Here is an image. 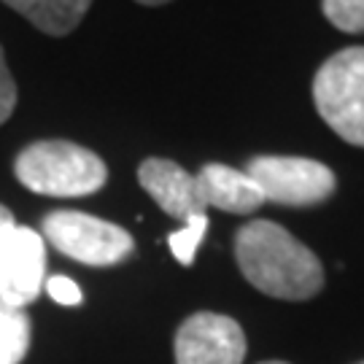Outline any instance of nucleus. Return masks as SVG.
I'll use <instances>...</instances> for the list:
<instances>
[{"instance_id":"6e6552de","label":"nucleus","mask_w":364,"mask_h":364,"mask_svg":"<svg viewBox=\"0 0 364 364\" xmlns=\"http://www.w3.org/2000/svg\"><path fill=\"white\" fill-rule=\"evenodd\" d=\"M138 181L170 219L189 221L195 216H205L208 205L197 186V176L186 173L178 162L149 156L138 168Z\"/></svg>"},{"instance_id":"f8f14e48","label":"nucleus","mask_w":364,"mask_h":364,"mask_svg":"<svg viewBox=\"0 0 364 364\" xmlns=\"http://www.w3.org/2000/svg\"><path fill=\"white\" fill-rule=\"evenodd\" d=\"M205 230H208V216H195V219L183 221L181 230L168 237V246L173 251V257L181 264H192L197 257V248H200L203 237H205Z\"/></svg>"},{"instance_id":"7ed1b4c3","label":"nucleus","mask_w":364,"mask_h":364,"mask_svg":"<svg viewBox=\"0 0 364 364\" xmlns=\"http://www.w3.org/2000/svg\"><path fill=\"white\" fill-rule=\"evenodd\" d=\"M313 103L335 135L364 149V46L340 49L316 70Z\"/></svg>"},{"instance_id":"39448f33","label":"nucleus","mask_w":364,"mask_h":364,"mask_svg":"<svg viewBox=\"0 0 364 364\" xmlns=\"http://www.w3.org/2000/svg\"><path fill=\"white\" fill-rule=\"evenodd\" d=\"M246 173L257 181L264 203H278L287 208H313L321 205L338 189L335 173L324 162L308 156H254Z\"/></svg>"},{"instance_id":"dca6fc26","label":"nucleus","mask_w":364,"mask_h":364,"mask_svg":"<svg viewBox=\"0 0 364 364\" xmlns=\"http://www.w3.org/2000/svg\"><path fill=\"white\" fill-rule=\"evenodd\" d=\"M16 221H14V213L6 205H0V237H3V232L9 230V227H14Z\"/></svg>"},{"instance_id":"9d476101","label":"nucleus","mask_w":364,"mask_h":364,"mask_svg":"<svg viewBox=\"0 0 364 364\" xmlns=\"http://www.w3.org/2000/svg\"><path fill=\"white\" fill-rule=\"evenodd\" d=\"M3 3L16 14H22L41 33L54 38L73 33L92 6V0H3Z\"/></svg>"},{"instance_id":"f257e3e1","label":"nucleus","mask_w":364,"mask_h":364,"mask_svg":"<svg viewBox=\"0 0 364 364\" xmlns=\"http://www.w3.org/2000/svg\"><path fill=\"white\" fill-rule=\"evenodd\" d=\"M235 262L248 284L267 297L305 302L324 289L318 257L275 221L243 224L235 232Z\"/></svg>"},{"instance_id":"20e7f679","label":"nucleus","mask_w":364,"mask_h":364,"mask_svg":"<svg viewBox=\"0 0 364 364\" xmlns=\"http://www.w3.org/2000/svg\"><path fill=\"white\" fill-rule=\"evenodd\" d=\"M41 232L60 254L90 267H114L135 251L132 235L81 210H54L41 221Z\"/></svg>"},{"instance_id":"f03ea898","label":"nucleus","mask_w":364,"mask_h":364,"mask_svg":"<svg viewBox=\"0 0 364 364\" xmlns=\"http://www.w3.org/2000/svg\"><path fill=\"white\" fill-rule=\"evenodd\" d=\"M14 173L25 189L46 197H87L108 181L103 159L70 141H36L25 146L14 162Z\"/></svg>"},{"instance_id":"6ab92c4d","label":"nucleus","mask_w":364,"mask_h":364,"mask_svg":"<svg viewBox=\"0 0 364 364\" xmlns=\"http://www.w3.org/2000/svg\"><path fill=\"white\" fill-rule=\"evenodd\" d=\"M359 364H364V362H359Z\"/></svg>"},{"instance_id":"ddd939ff","label":"nucleus","mask_w":364,"mask_h":364,"mask_svg":"<svg viewBox=\"0 0 364 364\" xmlns=\"http://www.w3.org/2000/svg\"><path fill=\"white\" fill-rule=\"evenodd\" d=\"M321 11L343 33H364V0H321Z\"/></svg>"},{"instance_id":"1a4fd4ad","label":"nucleus","mask_w":364,"mask_h":364,"mask_svg":"<svg viewBox=\"0 0 364 364\" xmlns=\"http://www.w3.org/2000/svg\"><path fill=\"white\" fill-rule=\"evenodd\" d=\"M197 186L205 197V205H213L227 213H254L264 205V195L257 186V181L248 176L246 170H235L219 162L203 165L197 173Z\"/></svg>"},{"instance_id":"a211bd4d","label":"nucleus","mask_w":364,"mask_h":364,"mask_svg":"<svg viewBox=\"0 0 364 364\" xmlns=\"http://www.w3.org/2000/svg\"><path fill=\"white\" fill-rule=\"evenodd\" d=\"M262 364H289V362H262Z\"/></svg>"},{"instance_id":"4468645a","label":"nucleus","mask_w":364,"mask_h":364,"mask_svg":"<svg viewBox=\"0 0 364 364\" xmlns=\"http://www.w3.org/2000/svg\"><path fill=\"white\" fill-rule=\"evenodd\" d=\"M14 108H16V81L6 65V54L0 46V124H6L11 119Z\"/></svg>"},{"instance_id":"2eb2a0df","label":"nucleus","mask_w":364,"mask_h":364,"mask_svg":"<svg viewBox=\"0 0 364 364\" xmlns=\"http://www.w3.org/2000/svg\"><path fill=\"white\" fill-rule=\"evenodd\" d=\"M46 291H49V297L54 302H60V305H68V308H73V305H81V289H78L76 281H70L68 275H52L49 281H46Z\"/></svg>"},{"instance_id":"9b49d317","label":"nucleus","mask_w":364,"mask_h":364,"mask_svg":"<svg viewBox=\"0 0 364 364\" xmlns=\"http://www.w3.org/2000/svg\"><path fill=\"white\" fill-rule=\"evenodd\" d=\"M33 340V324L25 308H11L0 299V364H22Z\"/></svg>"},{"instance_id":"0eeeda50","label":"nucleus","mask_w":364,"mask_h":364,"mask_svg":"<svg viewBox=\"0 0 364 364\" xmlns=\"http://www.w3.org/2000/svg\"><path fill=\"white\" fill-rule=\"evenodd\" d=\"M176 364H243V326L221 313H192L176 332Z\"/></svg>"},{"instance_id":"f3484780","label":"nucleus","mask_w":364,"mask_h":364,"mask_svg":"<svg viewBox=\"0 0 364 364\" xmlns=\"http://www.w3.org/2000/svg\"><path fill=\"white\" fill-rule=\"evenodd\" d=\"M141 6H162V3H170V0H135Z\"/></svg>"},{"instance_id":"423d86ee","label":"nucleus","mask_w":364,"mask_h":364,"mask_svg":"<svg viewBox=\"0 0 364 364\" xmlns=\"http://www.w3.org/2000/svg\"><path fill=\"white\" fill-rule=\"evenodd\" d=\"M46 278L43 235L14 224L0 237V299L11 308L36 302Z\"/></svg>"}]
</instances>
